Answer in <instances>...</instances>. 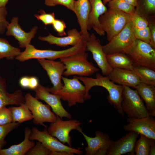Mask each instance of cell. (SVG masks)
<instances>
[{
  "mask_svg": "<svg viewBox=\"0 0 155 155\" xmlns=\"http://www.w3.org/2000/svg\"><path fill=\"white\" fill-rule=\"evenodd\" d=\"M78 77L86 87L87 100L89 99L91 97L89 94V91L93 87L96 86L103 87L108 92L107 98L109 104L113 105L122 116L124 115V113L121 106L123 89V86L115 84L110 80L107 76H104L99 73L96 74V78L84 76Z\"/></svg>",
  "mask_w": 155,
  "mask_h": 155,
  "instance_id": "cell-1",
  "label": "cell"
},
{
  "mask_svg": "<svg viewBox=\"0 0 155 155\" xmlns=\"http://www.w3.org/2000/svg\"><path fill=\"white\" fill-rule=\"evenodd\" d=\"M86 41L83 39L76 45L62 50L37 49L31 44L27 45L25 50L16 58L20 62H23L32 59H47L54 60L57 59L69 56L82 51H86Z\"/></svg>",
  "mask_w": 155,
  "mask_h": 155,
  "instance_id": "cell-2",
  "label": "cell"
},
{
  "mask_svg": "<svg viewBox=\"0 0 155 155\" xmlns=\"http://www.w3.org/2000/svg\"><path fill=\"white\" fill-rule=\"evenodd\" d=\"M86 51H81L59 59L65 67L63 75L89 76L99 70L88 61V54Z\"/></svg>",
  "mask_w": 155,
  "mask_h": 155,
  "instance_id": "cell-3",
  "label": "cell"
},
{
  "mask_svg": "<svg viewBox=\"0 0 155 155\" xmlns=\"http://www.w3.org/2000/svg\"><path fill=\"white\" fill-rule=\"evenodd\" d=\"M63 86L60 89L50 92L58 96L62 100L67 102L69 107L77 103H82L86 100V88L80 81L77 76L72 79L62 76Z\"/></svg>",
  "mask_w": 155,
  "mask_h": 155,
  "instance_id": "cell-4",
  "label": "cell"
},
{
  "mask_svg": "<svg viewBox=\"0 0 155 155\" xmlns=\"http://www.w3.org/2000/svg\"><path fill=\"white\" fill-rule=\"evenodd\" d=\"M102 28L110 41L130 21V14L117 9L109 8L99 18Z\"/></svg>",
  "mask_w": 155,
  "mask_h": 155,
  "instance_id": "cell-5",
  "label": "cell"
},
{
  "mask_svg": "<svg viewBox=\"0 0 155 155\" xmlns=\"http://www.w3.org/2000/svg\"><path fill=\"white\" fill-rule=\"evenodd\" d=\"M124 53L130 58L134 66H145L155 70V49L149 44L136 39Z\"/></svg>",
  "mask_w": 155,
  "mask_h": 155,
  "instance_id": "cell-6",
  "label": "cell"
},
{
  "mask_svg": "<svg viewBox=\"0 0 155 155\" xmlns=\"http://www.w3.org/2000/svg\"><path fill=\"white\" fill-rule=\"evenodd\" d=\"M123 86L121 106L128 118L138 119L150 116L144 101L136 90L128 86Z\"/></svg>",
  "mask_w": 155,
  "mask_h": 155,
  "instance_id": "cell-7",
  "label": "cell"
},
{
  "mask_svg": "<svg viewBox=\"0 0 155 155\" xmlns=\"http://www.w3.org/2000/svg\"><path fill=\"white\" fill-rule=\"evenodd\" d=\"M133 27L132 23L130 21L107 44L102 46L103 50L106 55L124 53L136 39L133 31Z\"/></svg>",
  "mask_w": 155,
  "mask_h": 155,
  "instance_id": "cell-8",
  "label": "cell"
},
{
  "mask_svg": "<svg viewBox=\"0 0 155 155\" xmlns=\"http://www.w3.org/2000/svg\"><path fill=\"white\" fill-rule=\"evenodd\" d=\"M24 98L25 103L32 113L35 124L47 127L44 123L55 121L57 116L51 111L49 105L43 103L29 93L25 94Z\"/></svg>",
  "mask_w": 155,
  "mask_h": 155,
  "instance_id": "cell-9",
  "label": "cell"
},
{
  "mask_svg": "<svg viewBox=\"0 0 155 155\" xmlns=\"http://www.w3.org/2000/svg\"><path fill=\"white\" fill-rule=\"evenodd\" d=\"M29 139L31 141L36 140L40 142L51 151H63L79 155L82 153L80 150L67 146L51 135L47 127H45L42 131L35 127H32Z\"/></svg>",
  "mask_w": 155,
  "mask_h": 155,
  "instance_id": "cell-10",
  "label": "cell"
},
{
  "mask_svg": "<svg viewBox=\"0 0 155 155\" xmlns=\"http://www.w3.org/2000/svg\"><path fill=\"white\" fill-rule=\"evenodd\" d=\"M81 124V123L78 120L70 119L63 121L57 116L56 121L51 123L47 130L49 134L57 138L62 143H67L69 146L71 147V138L69 133L73 130L78 131L82 129L80 127Z\"/></svg>",
  "mask_w": 155,
  "mask_h": 155,
  "instance_id": "cell-11",
  "label": "cell"
},
{
  "mask_svg": "<svg viewBox=\"0 0 155 155\" xmlns=\"http://www.w3.org/2000/svg\"><path fill=\"white\" fill-rule=\"evenodd\" d=\"M78 131L82 134L87 144L85 149L86 155H106L113 141L107 133L97 131L95 136L91 137L83 133L82 129Z\"/></svg>",
  "mask_w": 155,
  "mask_h": 155,
  "instance_id": "cell-12",
  "label": "cell"
},
{
  "mask_svg": "<svg viewBox=\"0 0 155 155\" xmlns=\"http://www.w3.org/2000/svg\"><path fill=\"white\" fill-rule=\"evenodd\" d=\"M35 97L38 100L44 101L52 108L53 113L62 119L65 117L70 119L71 115L64 108L60 98L57 95L50 92L48 87L44 86L39 84L34 90Z\"/></svg>",
  "mask_w": 155,
  "mask_h": 155,
  "instance_id": "cell-13",
  "label": "cell"
},
{
  "mask_svg": "<svg viewBox=\"0 0 155 155\" xmlns=\"http://www.w3.org/2000/svg\"><path fill=\"white\" fill-rule=\"evenodd\" d=\"M38 61L42 68L46 72L53 86L48 87L50 92L61 89L63 86L61 82L63 73L65 70L64 64L60 61L47 59H38Z\"/></svg>",
  "mask_w": 155,
  "mask_h": 155,
  "instance_id": "cell-14",
  "label": "cell"
},
{
  "mask_svg": "<svg viewBox=\"0 0 155 155\" xmlns=\"http://www.w3.org/2000/svg\"><path fill=\"white\" fill-rule=\"evenodd\" d=\"M86 51L90 52L94 60L101 71L103 75L107 76L111 71L112 68L108 64L106 55L104 52L100 40L93 33L86 41Z\"/></svg>",
  "mask_w": 155,
  "mask_h": 155,
  "instance_id": "cell-15",
  "label": "cell"
},
{
  "mask_svg": "<svg viewBox=\"0 0 155 155\" xmlns=\"http://www.w3.org/2000/svg\"><path fill=\"white\" fill-rule=\"evenodd\" d=\"M129 123L123 126L126 131H133L139 134L155 140V120L150 116L140 118H129L127 120Z\"/></svg>",
  "mask_w": 155,
  "mask_h": 155,
  "instance_id": "cell-16",
  "label": "cell"
},
{
  "mask_svg": "<svg viewBox=\"0 0 155 155\" xmlns=\"http://www.w3.org/2000/svg\"><path fill=\"white\" fill-rule=\"evenodd\" d=\"M18 21V17L12 18L11 22L9 23L7 27L6 34L7 36L14 37L18 41L20 48H25L27 45L30 44L32 39L36 33L38 27L34 26L30 32H26L21 28Z\"/></svg>",
  "mask_w": 155,
  "mask_h": 155,
  "instance_id": "cell-17",
  "label": "cell"
},
{
  "mask_svg": "<svg viewBox=\"0 0 155 155\" xmlns=\"http://www.w3.org/2000/svg\"><path fill=\"white\" fill-rule=\"evenodd\" d=\"M139 135L134 131H129L119 140L113 141L106 155H121L127 153L135 155L134 146Z\"/></svg>",
  "mask_w": 155,
  "mask_h": 155,
  "instance_id": "cell-18",
  "label": "cell"
},
{
  "mask_svg": "<svg viewBox=\"0 0 155 155\" xmlns=\"http://www.w3.org/2000/svg\"><path fill=\"white\" fill-rule=\"evenodd\" d=\"M74 9V12L76 16L80 28V32L86 41L89 39L90 36L87 28L89 17L91 9L89 0L75 1Z\"/></svg>",
  "mask_w": 155,
  "mask_h": 155,
  "instance_id": "cell-19",
  "label": "cell"
},
{
  "mask_svg": "<svg viewBox=\"0 0 155 155\" xmlns=\"http://www.w3.org/2000/svg\"><path fill=\"white\" fill-rule=\"evenodd\" d=\"M67 34V36L64 37H58L49 33L47 36H40L38 38L40 40L46 42L50 44L61 47L75 46L84 38L80 32L75 28L69 30Z\"/></svg>",
  "mask_w": 155,
  "mask_h": 155,
  "instance_id": "cell-20",
  "label": "cell"
},
{
  "mask_svg": "<svg viewBox=\"0 0 155 155\" xmlns=\"http://www.w3.org/2000/svg\"><path fill=\"white\" fill-rule=\"evenodd\" d=\"M107 76L114 83L134 88L141 82L138 76L132 70L114 68Z\"/></svg>",
  "mask_w": 155,
  "mask_h": 155,
  "instance_id": "cell-21",
  "label": "cell"
},
{
  "mask_svg": "<svg viewBox=\"0 0 155 155\" xmlns=\"http://www.w3.org/2000/svg\"><path fill=\"white\" fill-rule=\"evenodd\" d=\"M91 5L88 25V30L92 28L100 36H104L105 32L100 23V17L104 14L107 9L102 0H89Z\"/></svg>",
  "mask_w": 155,
  "mask_h": 155,
  "instance_id": "cell-22",
  "label": "cell"
},
{
  "mask_svg": "<svg viewBox=\"0 0 155 155\" xmlns=\"http://www.w3.org/2000/svg\"><path fill=\"white\" fill-rule=\"evenodd\" d=\"M6 80L0 74V108L9 105L17 106L25 103V98L22 91L19 89L10 93L7 90Z\"/></svg>",
  "mask_w": 155,
  "mask_h": 155,
  "instance_id": "cell-23",
  "label": "cell"
},
{
  "mask_svg": "<svg viewBox=\"0 0 155 155\" xmlns=\"http://www.w3.org/2000/svg\"><path fill=\"white\" fill-rule=\"evenodd\" d=\"M135 88L145 103L150 116L155 117V86L148 85L141 82Z\"/></svg>",
  "mask_w": 155,
  "mask_h": 155,
  "instance_id": "cell-24",
  "label": "cell"
},
{
  "mask_svg": "<svg viewBox=\"0 0 155 155\" xmlns=\"http://www.w3.org/2000/svg\"><path fill=\"white\" fill-rule=\"evenodd\" d=\"M31 130L27 127L24 130V139L20 143L12 145L5 149H0V155H25L27 152L35 144L30 140L29 137Z\"/></svg>",
  "mask_w": 155,
  "mask_h": 155,
  "instance_id": "cell-25",
  "label": "cell"
},
{
  "mask_svg": "<svg viewBox=\"0 0 155 155\" xmlns=\"http://www.w3.org/2000/svg\"><path fill=\"white\" fill-rule=\"evenodd\" d=\"M107 62L112 68L133 70L134 66L130 58L125 53H117L106 55Z\"/></svg>",
  "mask_w": 155,
  "mask_h": 155,
  "instance_id": "cell-26",
  "label": "cell"
},
{
  "mask_svg": "<svg viewBox=\"0 0 155 155\" xmlns=\"http://www.w3.org/2000/svg\"><path fill=\"white\" fill-rule=\"evenodd\" d=\"M12 117V122L21 124L33 119L32 113L25 103L17 106L9 107Z\"/></svg>",
  "mask_w": 155,
  "mask_h": 155,
  "instance_id": "cell-27",
  "label": "cell"
},
{
  "mask_svg": "<svg viewBox=\"0 0 155 155\" xmlns=\"http://www.w3.org/2000/svg\"><path fill=\"white\" fill-rule=\"evenodd\" d=\"M135 11L148 20L155 18V0H137Z\"/></svg>",
  "mask_w": 155,
  "mask_h": 155,
  "instance_id": "cell-28",
  "label": "cell"
},
{
  "mask_svg": "<svg viewBox=\"0 0 155 155\" xmlns=\"http://www.w3.org/2000/svg\"><path fill=\"white\" fill-rule=\"evenodd\" d=\"M21 52L19 48L12 46L7 39L0 37V60L5 58L8 60L13 59Z\"/></svg>",
  "mask_w": 155,
  "mask_h": 155,
  "instance_id": "cell-29",
  "label": "cell"
},
{
  "mask_svg": "<svg viewBox=\"0 0 155 155\" xmlns=\"http://www.w3.org/2000/svg\"><path fill=\"white\" fill-rule=\"evenodd\" d=\"M133 71L141 81L146 84L155 86V70L141 66H134Z\"/></svg>",
  "mask_w": 155,
  "mask_h": 155,
  "instance_id": "cell-30",
  "label": "cell"
},
{
  "mask_svg": "<svg viewBox=\"0 0 155 155\" xmlns=\"http://www.w3.org/2000/svg\"><path fill=\"white\" fill-rule=\"evenodd\" d=\"M140 137L135 144L134 150L136 155H149L151 139L140 134Z\"/></svg>",
  "mask_w": 155,
  "mask_h": 155,
  "instance_id": "cell-31",
  "label": "cell"
},
{
  "mask_svg": "<svg viewBox=\"0 0 155 155\" xmlns=\"http://www.w3.org/2000/svg\"><path fill=\"white\" fill-rule=\"evenodd\" d=\"M107 5L109 8L117 9L129 14L135 11V7L124 0H111Z\"/></svg>",
  "mask_w": 155,
  "mask_h": 155,
  "instance_id": "cell-32",
  "label": "cell"
},
{
  "mask_svg": "<svg viewBox=\"0 0 155 155\" xmlns=\"http://www.w3.org/2000/svg\"><path fill=\"white\" fill-rule=\"evenodd\" d=\"M20 124L18 122H12L5 125H0V149H3L7 144L5 140L6 135L18 127Z\"/></svg>",
  "mask_w": 155,
  "mask_h": 155,
  "instance_id": "cell-33",
  "label": "cell"
},
{
  "mask_svg": "<svg viewBox=\"0 0 155 155\" xmlns=\"http://www.w3.org/2000/svg\"><path fill=\"white\" fill-rule=\"evenodd\" d=\"M130 21L134 27L138 29H142L148 26V22L146 18L141 16L135 11L130 14Z\"/></svg>",
  "mask_w": 155,
  "mask_h": 155,
  "instance_id": "cell-34",
  "label": "cell"
},
{
  "mask_svg": "<svg viewBox=\"0 0 155 155\" xmlns=\"http://www.w3.org/2000/svg\"><path fill=\"white\" fill-rule=\"evenodd\" d=\"M51 151L38 141L26 153L27 155H50Z\"/></svg>",
  "mask_w": 155,
  "mask_h": 155,
  "instance_id": "cell-35",
  "label": "cell"
},
{
  "mask_svg": "<svg viewBox=\"0 0 155 155\" xmlns=\"http://www.w3.org/2000/svg\"><path fill=\"white\" fill-rule=\"evenodd\" d=\"M133 31L136 39L150 44L151 36L148 26L142 29H138L134 27Z\"/></svg>",
  "mask_w": 155,
  "mask_h": 155,
  "instance_id": "cell-36",
  "label": "cell"
},
{
  "mask_svg": "<svg viewBox=\"0 0 155 155\" xmlns=\"http://www.w3.org/2000/svg\"><path fill=\"white\" fill-rule=\"evenodd\" d=\"M38 12L39 14H35L34 16L45 25L52 24L55 19V14L53 12L46 13L42 9L40 10Z\"/></svg>",
  "mask_w": 155,
  "mask_h": 155,
  "instance_id": "cell-37",
  "label": "cell"
},
{
  "mask_svg": "<svg viewBox=\"0 0 155 155\" xmlns=\"http://www.w3.org/2000/svg\"><path fill=\"white\" fill-rule=\"evenodd\" d=\"M75 0H44L46 6L53 7L57 5L65 6L68 9L74 12V4Z\"/></svg>",
  "mask_w": 155,
  "mask_h": 155,
  "instance_id": "cell-38",
  "label": "cell"
},
{
  "mask_svg": "<svg viewBox=\"0 0 155 155\" xmlns=\"http://www.w3.org/2000/svg\"><path fill=\"white\" fill-rule=\"evenodd\" d=\"M12 122L10 109L6 106L0 108V125H4Z\"/></svg>",
  "mask_w": 155,
  "mask_h": 155,
  "instance_id": "cell-39",
  "label": "cell"
},
{
  "mask_svg": "<svg viewBox=\"0 0 155 155\" xmlns=\"http://www.w3.org/2000/svg\"><path fill=\"white\" fill-rule=\"evenodd\" d=\"M7 14L6 7H0V35L4 33L9 23L6 18Z\"/></svg>",
  "mask_w": 155,
  "mask_h": 155,
  "instance_id": "cell-40",
  "label": "cell"
},
{
  "mask_svg": "<svg viewBox=\"0 0 155 155\" xmlns=\"http://www.w3.org/2000/svg\"><path fill=\"white\" fill-rule=\"evenodd\" d=\"M54 30L60 36H65L67 34L65 32V29L66 28V24L63 20L55 19L52 24Z\"/></svg>",
  "mask_w": 155,
  "mask_h": 155,
  "instance_id": "cell-41",
  "label": "cell"
},
{
  "mask_svg": "<svg viewBox=\"0 0 155 155\" xmlns=\"http://www.w3.org/2000/svg\"><path fill=\"white\" fill-rule=\"evenodd\" d=\"M148 26L150 32V44L155 49V22L154 18L148 20Z\"/></svg>",
  "mask_w": 155,
  "mask_h": 155,
  "instance_id": "cell-42",
  "label": "cell"
},
{
  "mask_svg": "<svg viewBox=\"0 0 155 155\" xmlns=\"http://www.w3.org/2000/svg\"><path fill=\"white\" fill-rule=\"evenodd\" d=\"M30 77L24 76L20 79L19 83L21 87L25 88H28L30 83Z\"/></svg>",
  "mask_w": 155,
  "mask_h": 155,
  "instance_id": "cell-43",
  "label": "cell"
},
{
  "mask_svg": "<svg viewBox=\"0 0 155 155\" xmlns=\"http://www.w3.org/2000/svg\"><path fill=\"white\" fill-rule=\"evenodd\" d=\"M39 84L38 78L35 77H30V83L28 88L31 90L35 89Z\"/></svg>",
  "mask_w": 155,
  "mask_h": 155,
  "instance_id": "cell-44",
  "label": "cell"
},
{
  "mask_svg": "<svg viewBox=\"0 0 155 155\" xmlns=\"http://www.w3.org/2000/svg\"><path fill=\"white\" fill-rule=\"evenodd\" d=\"M155 140L151 139V145L149 155H155Z\"/></svg>",
  "mask_w": 155,
  "mask_h": 155,
  "instance_id": "cell-45",
  "label": "cell"
},
{
  "mask_svg": "<svg viewBox=\"0 0 155 155\" xmlns=\"http://www.w3.org/2000/svg\"><path fill=\"white\" fill-rule=\"evenodd\" d=\"M74 154L65 151H51L50 155H73Z\"/></svg>",
  "mask_w": 155,
  "mask_h": 155,
  "instance_id": "cell-46",
  "label": "cell"
},
{
  "mask_svg": "<svg viewBox=\"0 0 155 155\" xmlns=\"http://www.w3.org/2000/svg\"><path fill=\"white\" fill-rule=\"evenodd\" d=\"M129 4L135 7L137 4V0H124Z\"/></svg>",
  "mask_w": 155,
  "mask_h": 155,
  "instance_id": "cell-47",
  "label": "cell"
},
{
  "mask_svg": "<svg viewBox=\"0 0 155 155\" xmlns=\"http://www.w3.org/2000/svg\"><path fill=\"white\" fill-rule=\"evenodd\" d=\"M9 0H0V7H5Z\"/></svg>",
  "mask_w": 155,
  "mask_h": 155,
  "instance_id": "cell-48",
  "label": "cell"
},
{
  "mask_svg": "<svg viewBox=\"0 0 155 155\" xmlns=\"http://www.w3.org/2000/svg\"><path fill=\"white\" fill-rule=\"evenodd\" d=\"M111 0H102V2L103 4L105 5L107 3H108L109 1Z\"/></svg>",
  "mask_w": 155,
  "mask_h": 155,
  "instance_id": "cell-49",
  "label": "cell"
}]
</instances>
